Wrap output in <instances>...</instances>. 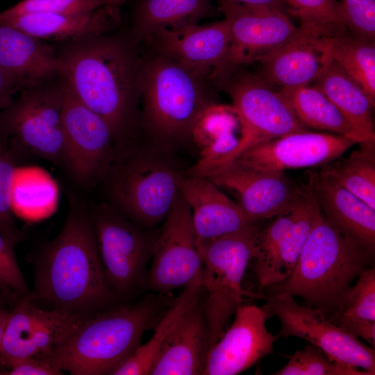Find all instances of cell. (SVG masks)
I'll return each mask as SVG.
<instances>
[{"label": "cell", "mask_w": 375, "mask_h": 375, "mask_svg": "<svg viewBox=\"0 0 375 375\" xmlns=\"http://www.w3.org/2000/svg\"><path fill=\"white\" fill-rule=\"evenodd\" d=\"M372 255L342 235L319 209L292 273L269 291L301 297L327 315Z\"/></svg>", "instance_id": "8992f818"}, {"label": "cell", "mask_w": 375, "mask_h": 375, "mask_svg": "<svg viewBox=\"0 0 375 375\" xmlns=\"http://www.w3.org/2000/svg\"><path fill=\"white\" fill-rule=\"evenodd\" d=\"M62 119L64 162L81 182L103 178L117 154L112 130L66 83Z\"/></svg>", "instance_id": "9a60e30c"}, {"label": "cell", "mask_w": 375, "mask_h": 375, "mask_svg": "<svg viewBox=\"0 0 375 375\" xmlns=\"http://www.w3.org/2000/svg\"><path fill=\"white\" fill-rule=\"evenodd\" d=\"M16 161L7 139L0 133V233L15 245L24 238L15 223L11 207Z\"/></svg>", "instance_id": "74e56055"}, {"label": "cell", "mask_w": 375, "mask_h": 375, "mask_svg": "<svg viewBox=\"0 0 375 375\" xmlns=\"http://www.w3.org/2000/svg\"><path fill=\"white\" fill-rule=\"evenodd\" d=\"M234 315L231 326L209 349L203 374H238L273 353L281 335L267 330L262 307L243 304Z\"/></svg>", "instance_id": "ac0fdd59"}, {"label": "cell", "mask_w": 375, "mask_h": 375, "mask_svg": "<svg viewBox=\"0 0 375 375\" xmlns=\"http://www.w3.org/2000/svg\"><path fill=\"white\" fill-rule=\"evenodd\" d=\"M312 83L337 107L364 142H375L374 103L335 61L332 60Z\"/></svg>", "instance_id": "83f0119b"}, {"label": "cell", "mask_w": 375, "mask_h": 375, "mask_svg": "<svg viewBox=\"0 0 375 375\" xmlns=\"http://www.w3.org/2000/svg\"><path fill=\"white\" fill-rule=\"evenodd\" d=\"M229 42V24L224 18L207 24L160 28L142 44L210 78L224 60Z\"/></svg>", "instance_id": "44dd1931"}, {"label": "cell", "mask_w": 375, "mask_h": 375, "mask_svg": "<svg viewBox=\"0 0 375 375\" xmlns=\"http://www.w3.org/2000/svg\"><path fill=\"white\" fill-rule=\"evenodd\" d=\"M219 188L234 194L253 219H271L292 208L302 185L292 182L284 171L257 168L235 159L209 176Z\"/></svg>", "instance_id": "e0dca14e"}, {"label": "cell", "mask_w": 375, "mask_h": 375, "mask_svg": "<svg viewBox=\"0 0 375 375\" xmlns=\"http://www.w3.org/2000/svg\"><path fill=\"white\" fill-rule=\"evenodd\" d=\"M191 144L198 151V160L186 174L208 177L237 158L252 146L251 135L233 105L214 103L196 121Z\"/></svg>", "instance_id": "d6986e66"}, {"label": "cell", "mask_w": 375, "mask_h": 375, "mask_svg": "<svg viewBox=\"0 0 375 375\" xmlns=\"http://www.w3.org/2000/svg\"><path fill=\"white\" fill-rule=\"evenodd\" d=\"M290 101L297 117L307 128L329 131L353 140L364 141L331 101L314 86L280 89Z\"/></svg>", "instance_id": "1f68e13d"}, {"label": "cell", "mask_w": 375, "mask_h": 375, "mask_svg": "<svg viewBox=\"0 0 375 375\" xmlns=\"http://www.w3.org/2000/svg\"><path fill=\"white\" fill-rule=\"evenodd\" d=\"M147 273L151 290L164 294L202 278L191 211L181 192L159 231Z\"/></svg>", "instance_id": "4fadbf2b"}, {"label": "cell", "mask_w": 375, "mask_h": 375, "mask_svg": "<svg viewBox=\"0 0 375 375\" xmlns=\"http://www.w3.org/2000/svg\"><path fill=\"white\" fill-rule=\"evenodd\" d=\"M163 306L155 297L116 304L83 320L62 342L40 356L72 375L111 374L140 345Z\"/></svg>", "instance_id": "277c9868"}, {"label": "cell", "mask_w": 375, "mask_h": 375, "mask_svg": "<svg viewBox=\"0 0 375 375\" xmlns=\"http://www.w3.org/2000/svg\"><path fill=\"white\" fill-rule=\"evenodd\" d=\"M290 15L300 19L299 27L324 37L349 33L340 1L336 0H283Z\"/></svg>", "instance_id": "d590c367"}, {"label": "cell", "mask_w": 375, "mask_h": 375, "mask_svg": "<svg viewBox=\"0 0 375 375\" xmlns=\"http://www.w3.org/2000/svg\"><path fill=\"white\" fill-rule=\"evenodd\" d=\"M57 197L56 184L47 172L17 167L11 196L14 215L29 221L45 218L55 209Z\"/></svg>", "instance_id": "d6a6232c"}, {"label": "cell", "mask_w": 375, "mask_h": 375, "mask_svg": "<svg viewBox=\"0 0 375 375\" xmlns=\"http://www.w3.org/2000/svg\"><path fill=\"white\" fill-rule=\"evenodd\" d=\"M208 350L209 335L203 297L165 340L149 374H203Z\"/></svg>", "instance_id": "d4e9b609"}, {"label": "cell", "mask_w": 375, "mask_h": 375, "mask_svg": "<svg viewBox=\"0 0 375 375\" xmlns=\"http://www.w3.org/2000/svg\"><path fill=\"white\" fill-rule=\"evenodd\" d=\"M260 228L256 224L219 237L198 249L203 264V306L209 349L222 335L228 319L247 297L262 298L260 294L249 292L242 287Z\"/></svg>", "instance_id": "52a82bcc"}, {"label": "cell", "mask_w": 375, "mask_h": 375, "mask_svg": "<svg viewBox=\"0 0 375 375\" xmlns=\"http://www.w3.org/2000/svg\"><path fill=\"white\" fill-rule=\"evenodd\" d=\"M288 361L273 375H370L365 370L331 359L309 343L292 355H282Z\"/></svg>", "instance_id": "8d00e7d4"}, {"label": "cell", "mask_w": 375, "mask_h": 375, "mask_svg": "<svg viewBox=\"0 0 375 375\" xmlns=\"http://www.w3.org/2000/svg\"><path fill=\"white\" fill-rule=\"evenodd\" d=\"M217 3L229 24L230 42L224 60L210 75L212 83L239 67L259 62L297 31L298 27L278 8L232 0H217Z\"/></svg>", "instance_id": "30bf717a"}, {"label": "cell", "mask_w": 375, "mask_h": 375, "mask_svg": "<svg viewBox=\"0 0 375 375\" xmlns=\"http://www.w3.org/2000/svg\"><path fill=\"white\" fill-rule=\"evenodd\" d=\"M244 5H265L278 8L284 12L285 7L283 0H232Z\"/></svg>", "instance_id": "ee69618b"}, {"label": "cell", "mask_w": 375, "mask_h": 375, "mask_svg": "<svg viewBox=\"0 0 375 375\" xmlns=\"http://www.w3.org/2000/svg\"><path fill=\"white\" fill-rule=\"evenodd\" d=\"M34 283L28 297L84 320L120 303L103 268L90 214L74 207L58 235L31 259Z\"/></svg>", "instance_id": "7a4b0ae2"}, {"label": "cell", "mask_w": 375, "mask_h": 375, "mask_svg": "<svg viewBox=\"0 0 375 375\" xmlns=\"http://www.w3.org/2000/svg\"><path fill=\"white\" fill-rule=\"evenodd\" d=\"M10 375H61L63 372L50 360L41 356L26 358L7 371Z\"/></svg>", "instance_id": "b9f144b4"}, {"label": "cell", "mask_w": 375, "mask_h": 375, "mask_svg": "<svg viewBox=\"0 0 375 375\" xmlns=\"http://www.w3.org/2000/svg\"><path fill=\"white\" fill-rule=\"evenodd\" d=\"M93 1L98 2L102 6H105L106 3V0H93Z\"/></svg>", "instance_id": "7dc6e473"}, {"label": "cell", "mask_w": 375, "mask_h": 375, "mask_svg": "<svg viewBox=\"0 0 375 375\" xmlns=\"http://www.w3.org/2000/svg\"><path fill=\"white\" fill-rule=\"evenodd\" d=\"M231 98L245 123L253 144L294 132L309 131L290 101L258 75L238 68L214 83Z\"/></svg>", "instance_id": "5bb4252c"}, {"label": "cell", "mask_w": 375, "mask_h": 375, "mask_svg": "<svg viewBox=\"0 0 375 375\" xmlns=\"http://www.w3.org/2000/svg\"><path fill=\"white\" fill-rule=\"evenodd\" d=\"M65 83L58 75L26 88L0 112V133L16 160L28 153L53 162H64L62 111Z\"/></svg>", "instance_id": "ba28073f"}, {"label": "cell", "mask_w": 375, "mask_h": 375, "mask_svg": "<svg viewBox=\"0 0 375 375\" xmlns=\"http://www.w3.org/2000/svg\"><path fill=\"white\" fill-rule=\"evenodd\" d=\"M319 210L310 174L292 208L273 217L257 234L251 261L259 291L283 281L290 275Z\"/></svg>", "instance_id": "8fae6325"}, {"label": "cell", "mask_w": 375, "mask_h": 375, "mask_svg": "<svg viewBox=\"0 0 375 375\" xmlns=\"http://www.w3.org/2000/svg\"><path fill=\"white\" fill-rule=\"evenodd\" d=\"M32 302L28 295L21 297L9 312L0 343V374L26 358L49 351L83 321Z\"/></svg>", "instance_id": "2e32d148"}, {"label": "cell", "mask_w": 375, "mask_h": 375, "mask_svg": "<svg viewBox=\"0 0 375 375\" xmlns=\"http://www.w3.org/2000/svg\"><path fill=\"white\" fill-rule=\"evenodd\" d=\"M155 327L151 338L140 344L112 373V375L149 374L153 360L160 347L184 315L203 297L202 278L183 288Z\"/></svg>", "instance_id": "4dcf8cb0"}, {"label": "cell", "mask_w": 375, "mask_h": 375, "mask_svg": "<svg viewBox=\"0 0 375 375\" xmlns=\"http://www.w3.org/2000/svg\"><path fill=\"white\" fill-rule=\"evenodd\" d=\"M344 24L358 40L374 42L375 0H341Z\"/></svg>", "instance_id": "ab89813d"}, {"label": "cell", "mask_w": 375, "mask_h": 375, "mask_svg": "<svg viewBox=\"0 0 375 375\" xmlns=\"http://www.w3.org/2000/svg\"><path fill=\"white\" fill-rule=\"evenodd\" d=\"M102 6L93 0H22L1 11L0 22L30 14L89 12Z\"/></svg>", "instance_id": "f35d334b"}, {"label": "cell", "mask_w": 375, "mask_h": 375, "mask_svg": "<svg viewBox=\"0 0 375 375\" xmlns=\"http://www.w3.org/2000/svg\"><path fill=\"white\" fill-rule=\"evenodd\" d=\"M14 246L0 233V283L21 298L29 294L31 290L17 262Z\"/></svg>", "instance_id": "60d3db41"}, {"label": "cell", "mask_w": 375, "mask_h": 375, "mask_svg": "<svg viewBox=\"0 0 375 375\" xmlns=\"http://www.w3.org/2000/svg\"><path fill=\"white\" fill-rule=\"evenodd\" d=\"M180 192L190 208L198 249L219 237L247 229L258 221L206 177L186 174L181 181Z\"/></svg>", "instance_id": "603a6c76"}, {"label": "cell", "mask_w": 375, "mask_h": 375, "mask_svg": "<svg viewBox=\"0 0 375 375\" xmlns=\"http://www.w3.org/2000/svg\"><path fill=\"white\" fill-rule=\"evenodd\" d=\"M320 172L375 209V142L359 144L347 158L331 161Z\"/></svg>", "instance_id": "836d02e7"}, {"label": "cell", "mask_w": 375, "mask_h": 375, "mask_svg": "<svg viewBox=\"0 0 375 375\" xmlns=\"http://www.w3.org/2000/svg\"><path fill=\"white\" fill-rule=\"evenodd\" d=\"M0 68L15 93L58 76V54L43 40L0 22Z\"/></svg>", "instance_id": "cb8c5ba5"}, {"label": "cell", "mask_w": 375, "mask_h": 375, "mask_svg": "<svg viewBox=\"0 0 375 375\" xmlns=\"http://www.w3.org/2000/svg\"><path fill=\"white\" fill-rule=\"evenodd\" d=\"M356 144L340 135L303 131L257 143L235 159L269 170L323 167Z\"/></svg>", "instance_id": "ffe728a7"}, {"label": "cell", "mask_w": 375, "mask_h": 375, "mask_svg": "<svg viewBox=\"0 0 375 375\" xmlns=\"http://www.w3.org/2000/svg\"><path fill=\"white\" fill-rule=\"evenodd\" d=\"M214 87L210 77L148 49L142 53L138 131L169 151L190 144L198 117L217 103Z\"/></svg>", "instance_id": "3957f363"}, {"label": "cell", "mask_w": 375, "mask_h": 375, "mask_svg": "<svg viewBox=\"0 0 375 375\" xmlns=\"http://www.w3.org/2000/svg\"><path fill=\"white\" fill-rule=\"evenodd\" d=\"M332 61L328 37L298 27L296 33L262 58L258 74L280 89L312 83Z\"/></svg>", "instance_id": "7402d4cb"}, {"label": "cell", "mask_w": 375, "mask_h": 375, "mask_svg": "<svg viewBox=\"0 0 375 375\" xmlns=\"http://www.w3.org/2000/svg\"><path fill=\"white\" fill-rule=\"evenodd\" d=\"M174 154L149 142L117 151L103 177L110 205L144 229L164 222L187 172Z\"/></svg>", "instance_id": "5b68a950"}, {"label": "cell", "mask_w": 375, "mask_h": 375, "mask_svg": "<svg viewBox=\"0 0 375 375\" xmlns=\"http://www.w3.org/2000/svg\"><path fill=\"white\" fill-rule=\"evenodd\" d=\"M14 94L13 90L0 68V112L12 103Z\"/></svg>", "instance_id": "7bdbcfd3"}, {"label": "cell", "mask_w": 375, "mask_h": 375, "mask_svg": "<svg viewBox=\"0 0 375 375\" xmlns=\"http://www.w3.org/2000/svg\"><path fill=\"white\" fill-rule=\"evenodd\" d=\"M312 190L326 219L347 238L373 254L375 209L319 172L311 173Z\"/></svg>", "instance_id": "484cf974"}, {"label": "cell", "mask_w": 375, "mask_h": 375, "mask_svg": "<svg viewBox=\"0 0 375 375\" xmlns=\"http://www.w3.org/2000/svg\"><path fill=\"white\" fill-rule=\"evenodd\" d=\"M214 13L212 0H140L129 33L142 44L160 28L198 24Z\"/></svg>", "instance_id": "f1b7e54d"}, {"label": "cell", "mask_w": 375, "mask_h": 375, "mask_svg": "<svg viewBox=\"0 0 375 375\" xmlns=\"http://www.w3.org/2000/svg\"><path fill=\"white\" fill-rule=\"evenodd\" d=\"M118 19L119 12L103 6L89 12L30 14L0 22L43 40H73L109 33Z\"/></svg>", "instance_id": "4316f807"}, {"label": "cell", "mask_w": 375, "mask_h": 375, "mask_svg": "<svg viewBox=\"0 0 375 375\" xmlns=\"http://www.w3.org/2000/svg\"><path fill=\"white\" fill-rule=\"evenodd\" d=\"M328 318L375 347V268L367 267L340 297Z\"/></svg>", "instance_id": "f546056e"}, {"label": "cell", "mask_w": 375, "mask_h": 375, "mask_svg": "<svg viewBox=\"0 0 375 375\" xmlns=\"http://www.w3.org/2000/svg\"><path fill=\"white\" fill-rule=\"evenodd\" d=\"M332 60L375 103V43L349 33L328 37Z\"/></svg>", "instance_id": "e575fe53"}, {"label": "cell", "mask_w": 375, "mask_h": 375, "mask_svg": "<svg viewBox=\"0 0 375 375\" xmlns=\"http://www.w3.org/2000/svg\"><path fill=\"white\" fill-rule=\"evenodd\" d=\"M126 0H106V6L110 9L119 12V7L124 3Z\"/></svg>", "instance_id": "bcb514c9"}, {"label": "cell", "mask_w": 375, "mask_h": 375, "mask_svg": "<svg viewBox=\"0 0 375 375\" xmlns=\"http://www.w3.org/2000/svg\"><path fill=\"white\" fill-rule=\"evenodd\" d=\"M57 53L58 75L86 106L109 124L117 151L138 132L142 53L127 33L69 40Z\"/></svg>", "instance_id": "6da1fadb"}, {"label": "cell", "mask_w": 375, "mask_h": 375, "mask_svg": "<svg viewBox=\"0 0 375 375\" xmlns=\"http://www.w3.org/2000/svg\"><path fill=\"white\" fill-rule=\"evenodd\" d=\"M262 306L268 317H276L281 337H297L319 347L331 359L375 374L374 348L340 328L319 308L299 304L288 293L272 294Z\"/></svg>", "instance_id": "7c38bea8"}, {"label": "cell", "mask_w": 375, "mask_h": 375, "mask_svg": "<svg viewBox=\"0 0 375 375\" xmlns=\"http://www.w3.org/2000/svg\"><path fill=\"white\" fill-rule=\"evenodd\" d=\"M106 278L120 303L147 283V266L159 232L142 228L110 204L90 214Z\"/></svg>", "instance_id": "9c48e42d"}, {"label": "cell", "mask_w": 375, "mask_h": 375, "mask_svg": "<svg viewBox=\"0 0 375 375\" xmlns=\"http://www.w3.org/2000/svg\"><path fill=\"white\" fill-rule=\"evenodd\" d=\"M9 311H8L0 303V343L3 336V331L9 316Z\"/></svg>", "instance_id": "f6af8a7d"}]
</instances>
